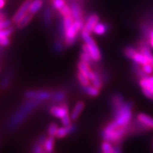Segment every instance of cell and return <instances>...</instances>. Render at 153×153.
I'll return each mask as SVG.
<instances>
[{
	"label": "cell",
	"mask_w": 153,
	"mask_h": 153,
	"mask_svg": "<svg viewBox=\"0 0 153 153\" xmlns=\"http://www.w3.org/2000/svg\"><path fill=\"white\" fill-rule=\"evenodd\" d=\"M127 132V126H119L113 120L104 128L102 135L105 141L117 143L121 141Z\"/></svg>",
	"instance_id": "1"
},
{
	"label": "cell",
	"mask_w": 153,
	"mask_h": 153,
	"mask_svg": "<svg viewBox=\"0 0 153 153\" xmlns=\"http://www.w3.org/2000/svg\"><path fill=\"white\" fill-rule=\"evenodd\" d=\"M41 101L35 100V99H30L28 102H27L25 105L22 106V108L15 114V116L13 117L10 123V127H15L17 125L20 124L23 120H24L26 117L29 113L34 109L36 108L39 104H40Z\"/></svg>",
	"instance_id": "2"
},
{
	"label": "cell",
	"mask_w": 153,
	"mask_h": 153,
	"mask_svg": "<svg viewBox=\"0 0 153 153\" xmlns=\"http://www.w3.org/2000/svg\"><path fill=\"white\" fill-rule=\"evenodd\" d=\"M132 103L125 102L114 111V121L119 126H127L132 119Z\"/></svg>",
	"instance_id": "3"
},
{
	"label": "cell",
	"mask_w": 153,
	"mask_h": 153,
	"mask_svg": "<svg viewBox=\"0 0 153 153\" xmlns=\"http://www.w3.org/2000/svg\"><path fill=\"white\" fill-rule=\"evenodd\" d=\"M85 25L84 19L76 20L74 21L73 24L64 33L65 44L67 46H71L75 43L76 41V36L80 30H82Z\"/></svg>",
	"instance_id": "4"
},
{
	"label": "cell",
	"mask_w": 153,
	"mask_h": 153,
	"mask_svg": "<svg viewBox=\"0 0 153 153\" xmlns=\"http://www.w3.org/2000/svg\"><path fill=\"white\" fill-rule=\"evenodd\" d=\"M81 31V37H82L83 40L85 41V44L88 47L89 52H90V54H91L93 61H99L102 59V55H101L99 47L96 45L94 39L90 35V33L86 31V30H83V29Z\"/></svg>",
	"instance_id": "5"
},
{
	"label": "cell",
	"mask_w": 153,
	"mask_h": 153,
	"mask_svg": "<svg viewBox=\"0 0 153 153\" xmlns=\"http://www.w3.org/2000/svg\"><path fill=\"white\" fill-rule=\"evenodd\" d=\"M53 93L48 91H27L25 93V97L28 99L44 101L53 98Z\"/></svg>",
	"instance_id": "6"
},
{
	"label": "cell",
	"mask_w": 153,
	"mask_h": 153,
	"mask_svg": "<svg viewBox=\"0 0 153 153\" xmlns=\"http://www.w3.org/2000/svg\"><path fill=\"white\" fill-rule=\"evenodd\" d=\"M32 2V0H25L23 4L20 6V8L16 11V13L14 14V16H13L12 21L14 23H17L20 19L22 18L24 15H26L28 13L29 7L30 5Z\"/></svg>",
	"instance_id": "7"
},
{
	"label": "cell",
	"mask_w": 153,
	"mask_h": 153,
	"mask_svg": "<svg viewBox=\"0 0 153 153\" xmlns=\"http://www.w3.org/2000/svg\"><path fill=\"white\" fill-rule=\"evenodd\" d=\"M50 113L57 118H62L66 115L69 114V109L67 104L61 103L59 105H53L49 109Z\"/></svg>",
	"instance_id": "8"
},
{
	"label": "cell",
	"mask_w": 153,
	"mask_h": 153,
	"mask_svg": "<svg viewBox=\"0 0 153 153\" xmlns=\"http://www.w3.org/2000/svg\"><path fill=\"white\" fill-rule=\"evenodd\" d=\"M99 22V16L95 13H93L91 14L88 16V18L87 19L86 22H85V25H84V27H83V30H86L88 32L91 33L92 32L93 28L95 27V26Z\"/></svg>",
	"instance_id": "9"
},
{
	"label": "cell",
	"mask_w": 153,
	"mask_h": 153,
	"mask_svg": "<svg viewBox=\"0 0 153 153\" xmlns=\"http://www.w3.org/2000/svg\"><path fill=\"white\" fill-rule=\"evenodd\" d=\"M75 130H76V127L74 125L70 124L68 126H63L62 127L58 128L55 137H57V138H62V137H66L69 134L74 132Z\"/></svg>",
	"instance_id": "10"
},
{
	"label": "cell",
	"mask_w": 153,
	"mask_h": 153,
	"mask_svg": "<svg viewBox=\"0 0 153 153\" xmlns=\"http://www.w3.org/2000/svg\"><path fill=\"white\" fill-rule=\"evenodd\" d=\"M137 120L143 124L146 128L153 129V118L145 113H139L137 116Z\"/></svg>",
	"instance_id": "11"
},
{
	"label": "cell",
	"mask_w": 153,
	"mask_h": 153,
	"mask_svg": "<svg viewBox=\"0 0 153 153\" xmlns=\"http://www.w3.org/2000/svg\"><path fill=\"white\" fill-rule=\"evenodd\" d=\"M70 6H71L73 18L74 19V20L83 19L82 10H81V7L77 2H72V3H71Z\"/></svg>",
	"instance_id": "12"
},
{
	"label": "cell",
	"mask_w": 153,
	"mask_h": 153,
	"mask_svg": "<svg viewBox=\"0 0 153 153\" xmlns=\"http://www.w3.org/2000/svg\"><path fill=\"white\" fill-rule=\"evenodd\" d=\"M85 108V102L82 101H79L78 102L76 103V105H74V109H73L72 113L71 114V118L72 120H75L77 119V117H79L80 113L82 112V110Z\"/></svg>",
	"instance_id": "13"
},
{
	"label": "cell",
	"mask_w": 153,
	"mask_h": 153,
	"mask_svg": "<svg viewBox=\"0 0 153 153\" xmlns=\"http://www.w3.org/2000/svg\"><path fill=\"white\" fill-rule=\"evenodd\" d=\"M111 103H112V106H113V109L115 111L119 109L120 107L122 106L125 103V101L123 97L121 96L120 94H115L113 98H112Z\"/></svg>",
	"instance_id": "14"
},
{
	"label": "cell",
	"mask_w": 153,
	"mask_h": 153,
	"mask_svg": "<svg viewBox=\"0 0 153 153\" xmlns=\"http://www.w3.org/2000/svg\"><path fill=\"white\" fill-rule=\"evenodd\" d=\"M43 6V0H32L29 7L28 13L34 16L40 10Z\"/></svg>",
	"instance_id": "15"
},
{
	"label": "cell",
	"mask_w": 153,
	"mask_h": 153,
	"mask_svg": "<svg viewBox=\"0 0 153 153\" xmlns=\"http://www.w3.org/2000/svg\"><path fill=\"white\" fill-rule=\"evenodd\" d=\"M89 79H90L93 86H95L97 88L100 89L102 87V78H101V76H99L98 73L92 71V73L89 76Z\"/></svg>",
	"instance_id": "16"
},
{
	"label": "cell",
	"mask_w": 153,
	"mask_h": 153,
	"mask_svg": "<svg viewBox=\"0 0 153 153\" xmlns=\"http://www.w3.org/2000/svg\"><path fill=\"white\" fill-rule=\"evenodd\" d=\"M77 69H78L79 72H81L83 74L86 75L89 78V76L92 73V71L91 70L90 67H89L88 63L84 62V61H80L77 63Z\"/></svg>",
	"instance_id": "17"
},
{
	"label": "cell",
	"mask_w": 153,
	"mask_h": 153,
	"mask_svg": "<svg viewBox=\"0 0 153 153\" xmlns=\"http://www.w3.org/2000/svg\"><path fill=\"white\" fill-rule=\"evenodd\" d=\"M43 148L45 152L48 153L53 152L54 149V136H48L47 138H45L43 144Z\"/></svg>",
	"instance_id": "18"
},
{
	"label": "cell",
	"mask_w": 153,
	"mask_h": 153,
	"mask_svg": "<svg viewBox=\"0 0 153 153\" xmlns=\"http://www.w3.org/2000/svg\"><path fill=\"white\" fill-rule=\"evenodd\" d=\"M32 17H33V15L29 13H27L26 15H24L22 18L19 20L18 22L16 23L17 27L20 29L24 28V27H26L27 25L30 22V20H32Z\"/></svg>",
	"instance_id": "19"
},
{
	"label": "cell",
	"mask_w": 153,
	"mask_h": 153,
	"mask_svg": "<svg viewBox=\"0 0 153 153\" xmlns=\"http://www.w3.org/2000/svg\"><path fill=\"white\" fill-rule=\"evenodd\" d=\"M132 59L134 61L135 63H137L138 65H141V66L145 64V63H147V62H149V59L141 52H137V51L133 56Z\"/></svg>",
	"instance_id": "20"
},
{
	"label": "cell",
	"mask_w": 153,
	"mask_h": 153,
	"mask_svg": "<svg viewBox=\"0 0 153 153\" xmlns=\"http://www.w3.org/2000/svg\"><path fill=\"white\" fill-rule=\"evenodd\" d=\"M140 52H141L142 54L145 56L146 58L149 59V62L152 60L153 59V55L151 52V49L149 47V45L146 44H143L141 45V48H140Z\"/></svg>",
	"instance_id": "21"
},
{
	"label": "cell",
	"mask_w": 153,
	"mask_h": 153,
	"mask_svg": "<svg viewBox=\"0 0 153 153\" xmlns=\"http://www.w3.org/2000/svg\"><path fill=\"white\" fill-rule=\"evenodd\" d=\"M74 21V19L73 18L72 16L63 17V20H62V31L63 33V35H64L65 31L72 25Z\"/></svg>",
	"instance_id": "22"
},
{
	"label": "cell",
	"mask_w": 153,
	"mask_h": 153,
	"mask_svg": "<svg viewBox=\"0 0 153 153\" xmlns=\"http://www.w3.org/2000/svg\"><path fill=\"white\" fill-rule=\"evenodd\" d=\"M84 92L86 93L87 95H90V96L95 97L99 94V89L95 88V86H91V85H87L84 87L83 88Z\"/></svg>",
	"instance_id": "23"
},
{
	"label": "cell",
	"mask_w": 153,
	"mask_h": 153,
	"mask_svg": "<svg viewBox=\"0 0 153 153\" xmlns=\"http://www.w3.org/2000/svg\"><path fill=\"white\" fill-rule=\"evenodd\" d=\"M107 29H108L107 28V26L105 24L99 22L95 25V27L93 28L92 32L98 34V35H102V34H104L106 32Z\"/></svg>",
	"instance_id": "24"
},
{
	"label": "cell",
	"mask_w": 153,
	"mask_h": 153,
	"mask_svg": "<svg viewBox=\"0 0 153 153\" xmlns=\"http://www.w3.org/2000/svg\"><path fill=\"white\" fill-rule=\"evenodd\" d=\"M43 19H44V23L46 26H49L52 24V21H53L52 10H50L49 8H46L45 10L44 13H43Z\"/></svg>",
	"instance_id": "25"
},
{
	"label": "cell",
	"mask_w": 153,
	"mask_h": 153,
	"mask_svg": "<svg viewBox=\"0 0 153 153\" xmlns=\"http://www.w3.org/2000/svg\"><path fill=\"white\" fill-rule=\"evenodd\" d=\"M101 149H102V151L105 153H114L115 152V148L113 147V145H111V143L109 141H104L101 145Z\"/></svg>",
	"instance_id": "26"
},
{
	"label": "cell",
	"mask_w": 153,
	"mask_h": 153,
	"mask_svg": "<svg viewBox=\"0 0 153 153\" xmlns=\"http://www.w3.org/2000/svg\"><path fill=\"white\" fill-rule=\"evenodd\" d=\"M76 76H77V79H78L79 82H80V84H81V85H82L83 87L85 86H87V85H89V84H90V79L88 77V76H86V75L83 74H81V72L77 73V74H76Z\"/></svg>",
	"instance_id": "27"
},
{
	"label": "cell",
	"mask_w": 153,
	"mask_h": 153,
	"mask_svg": "<svg viewBox=\"0 0 153 153\" xmlns=\"http://www.w3.org/2000/svg\"><path fill=\"white\" fill-rule=\"evenodd\" d=\"M59 14L62 16V17H65V16H72V13H71V6H68V5H65L63 7L59 10Z\"/></svg>",
	"instance_id": "28"
},
{
	"label": "cell",
	"mask_w": 153,
	"mask_h": 153,
	"mask_svg": "<svg viewBox=\"0 0 153 153\" xmlns=\"http://www.w3.org/2000/svg\"><path fill=\"white\" fill-rule=\"evenodd\" d=\"M80 59H81V61H84V62L88 63L89 65L92 63V58H91V55L89 54L88 53H86V52H84L82 51V53L80 55Z\"/></svg>",
	"instance_id": "29"
},
{
	"label": "cell",
	"mask_w": 153,
	"mask_h": 153,
	"mask_svg": "<svg viewBox=\"0 0 153 153\" xmlns=\"http://www.w3.org/2000/svg\"><path fill=\"white\" fill-rule=\"evenodd\" d=\"M58 125L56 123H51L48 127V136H54L56 135L57 130H58Z\"/></svg>",
	"instance_id": "30"
},
{
	"label": "cell",
	"mask_w": 153,
	"mask_h": 153,
	"mask_svg": "<svg viewBox=\"0 0 153 153\" xmlns=\"http://www.w3.org/2000/svg\"><path fill=\"white\" fill-rule=\"evenodd\" d=\"M14 31V28L13 27H8L4 29L0 30V37H10Z\"/></svg>",
	"instance_id": "31"
},
{
	"label": "cell",
	"mask_w": 153,
	"mask_h": 153,
	"mask_svg": "<svg viewBox=\"0 0 153 153\" xmlns=\"http://www.w3.org/2000/svg\"><path fill=\"white\" fill-rule=\"evenodd\" d=\"M123 53H124V55L127 57V58L132 59V58H133V56H134L135 53H137V50H136L134 48H133V47H127V48L124 49V52H123Z\"/></svg>",
	"instance_id": "32"
},
{
	"label": "cell",
	"mask_w": 153,
	"mask_h": 153,
	"mask_svg": "<svg viewBox=\"0 0 153 153\" xmlns=\"http://www.w3.org/2000/svg\"><path fill=\"white\" fill-rule=\"evenodd\" d=\"M52 3H53L54 9L59 11L66 5V1L65 0H52Z\"/></svg>",
	"instance_id": "33"
},
{
	"label": "cell",
	"mask_w": 153,
	"mask_h": 153,
	"mask_svg": "<svg viewBox=\"0 0 153 153\" xmlns=\"http://www.w3.org/2000/svg\"><path fill=\"white\" fill-rule=\"evenodd\" d=\"M65 98H66V95L63 91H58V92L55 93L52 99H53L55 102H62V100H64Z\"/></svg>",
	"instance_id": "34"
},
{
	"label": "cell",
	"mask_w": 153,
	"mask_h": 153,
	"mask_svg": "<svg viewBox=\"0 0 153 153\" xmlns=\"http://www.w3.org/2000/svg\"><path fill=\"white\" fill-rule=\"evenodd\" d=\"M142 70L146 75L151 74L153 73V67L150 62H147L145 64L142 65Z\"/></svg>",
	"instance_id": "35"
},
{
	"label": "cell",
	"mask_w": 153,
	"mask_h": 153,
	"mask_svg": "<svg viewBox=\"0 0 153 153\" xmlns=\"http://www.w3.org/2000/svg\"><path fill=\"white\" fill-rule=\"evenodd\" d=\"M61 122H62V124L63 125V126H68V125L71 124V116L69 114H67L66 115V116H64L63 117H62V118H61Z\"/></svg>",
	"instance_id": "36"
},
{
	"label": "cell",
	"mask_w": 153,
	"mask_h": 153,
	"mask_svg": "<svg viewBox=\"0 0 153 153\" xmlns=\"http://www.w3.org/2000/svg\"><path fill=\"white\" fill-rule=\"evenodd\" d=\"M10 42L9 37H0V46H7Z\"/></svg>",
	"instance_id": "37"
},
{
	"label": "cell",
	"mask_w": 153,
	"mask_h": 153,
	"mask_svg": "<svg viewBox=\"0 0 153 153\" xmlns=\"http://www.w3.org/2000/svg\"><path fill=\"white\" fill-rule=\"evenodd\" d=\"M10 25H11V21L10 20H6V19L3 20H0V30L8 27Z\"/></svg>",
	"instance_id": "38"
},
{
	"label": "cell",
	"mask_w": 153,
	"mask_h": 153,
	"mask_svg": "<svg viewBox=\"0 0 153 153\" xmlns=\"http://www.w3.org/2000/svg\"><path fill=\"white\" fill-rule=\"evenodd\" d=\"M149 45H151L152 48H153V29L152 30H149Z\"/></svg>",
	"instance_id": "39"
},
{
	"label": "cell",
	"mask_w": 153,
	"mask_h": 153,
	"mask_svg": "<svg viewBox=\"0 0 153 153\" xmlns=\"http://www.w3.org/2000/svg\"><path fill=\"white\" fill-rule=\"evenodd\" d=\"M5 6V0H0V10L2 9Z\"/></svg>",
	"instance_id": "40"
},
{
	"label": "cell",
	"mask_w": 153,
	"mask_h": 153,
	"mask_svg": "<svg viewBox=\"0 0 153 153\" xmlns=\"http://www.w3.org/2000/svg\"><path fill=\"white\" fill-rule=\"evenodd\" d=\"M150 63H151V64L152 65V67H153V59H152V60L151 62H150Z\"/></svg>",
	"instance_id": "41"
},
{
	"label": "cell",
	"mask_w": 153,
	"mask_h": 153,
	"mask_svg": "<svg viewBox=\"0 0 153 153\" xmlns=\"http://www.w3.org/2000/svg\"><path fill=\"white\" fill-rule=\"evenodd\" d=\"M0 71H1V69H0Z\"/></svg>",
	"instance_id": "42"
}]
</instances>
